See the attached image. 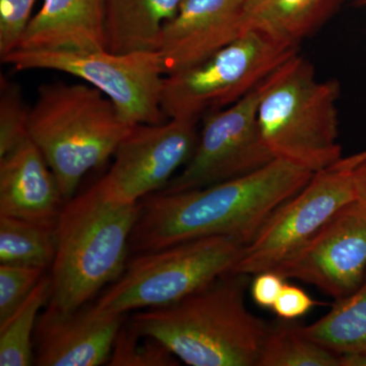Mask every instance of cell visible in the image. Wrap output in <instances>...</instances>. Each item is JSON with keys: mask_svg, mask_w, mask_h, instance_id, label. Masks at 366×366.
<instances>
[{"mask_svg": "<svg viewBox=\"0 0 366 366\" xmlns=\"http://www.w3.org/2000/svg\"><path fill=\"white\" fill-rule=\"evenodd\" d=\"M64 203L56 177L30 137L0 156V215L56 227Z\"/></svg>", "mask_w": 366, "mask_h": 366, "instance_id": "cell-15", "label": "cell"}, {"mask_svg": "<svg viewBox=\"0 0 366 366\" xmlns=\"http://www.w3.org/2000/svg\"><path fill=\"white\" fill-rule=\"evenodd\" d=\"M285 283L286 279L274 271L255 274L250 285V295L255 305L272 310Z\"/></svg>", "mask_w": 366, "mask_h": 366, "instance_id": "cell-28", "label": "cell"}, {"mask_svg": "<svg viewBox=\"0 0 366 366\" xmlns=\"http://www.w3.org/2000/svg\"><path fill=\"white\" fill-rule=\"evenodd\" d=\"M36 0H0V56L18 48Z\"/></svg>", "mask_w": 366, "mask_h": 366, "instance_id": "cell-26", "label": "cell"}, {"mask_svg": "<svg viewBox=\"0 0 366 366\" xmlns=\"http://www.w3.org/2000/svg\"><path fill=\"white\" fill-rule=\"evenodd\" d=\"M197 124L169 118L132 127L118 144L112 168L97 182L103 194L117 203L134 204L161 192L192 157L199 139Z\"/></svg>", "mask_w": 366, "mask_h": 366, "instance_id": "cell-11", "label": "cell"}, {"mask_svg": "<svg viewBox=\"0 0 366 366\" xmlns=\"http://www.w3.org/2000/svg\"><path fill=\"white\" fill-rule=\"evenodd\" d=\"M269 326L259 366H341V357L310 340L289 320Z\"/></svg>", "mask_w": 366, "mask_h": 366, "instance_id": "cell-22", "label": "cell"}, {"mask_svg": "<svg viewBox=\"0 0 366 366\" xmlns=\"http://www.w3.org/2000/svg\"><path fill=\"white\" fill-rule=\"evenodd\" d=\"M366 161V150L360 152V153L354 154L350 157L343 158L342 157L340 161H338L333 166V169L339 170H351L353 169L356 166L360 165V163Z\"/></svg>", "mask_w": 366, "mask_h": 366, "instance_id": "cell-30", "label": "cell"}, {"mask_svg": "<svg viewBox=\"0 0 366 366\" xmlns=\"http://www.w3.org/2000/svg\"><path fill=\"white\" fill-rule=\"evenodd\" d=\"M317 305L322 303L312 300V296L298 286L286 282L272 310L281 320L290 322L308 314Z\"/></svg>", "mask_w": 366, "mask_h": 366, "instance_id": "cell-27", "label": "cell"}, {"mask_svg": "<svg viewBox=\"0 0 366 366\" xmlns=\"http://www.w3.org/2000/svg\"><path fill=\"white\" fill-rule=\"evenodd\" d=\"M244 247L229 236H209L136 254L91 314L118 317L177 303L232 272Z\"/></svg>", "mask_w": 366, "mask_h": 366, "instance_id": "cell-6", "label": "cell"}, {"mask_svg": "<svg viewBox=\"0 0 366 366\" xmlns=\"http://www.w3.org/2000/svg\"><path fill=\"white\" fill-rule=\"evenodd\" d=\"M127 315L96 317L90 307L62 312L47 305L34 334L38 366H98L109 362Z\"/></svg>", "mask_w": 366, "mask_h": 366, "instance_id": "cell-14", "label": "cell"}, {"mask_svg": "<svg viewBox=\"0 0 366 366\" xmlns=\"http://www.w3.org/2000/svg\"><path fill=\"white\" fill-rule=\"evenodd\" d=\"M18 71L46 69L76 76L102 92L129 125L160 124L161 95L167 76L159 51L114 53L16 49L2 57Z\"/></svg>", "mask_w": 366, "mask_h": 366, "instance_id": "cell-8", "label": "cell"}, {"mask_svg": "<svg viewBox=\"0 0 366 366\" xmlns=\"http://www.w3.org/2000/svg\"><path fill=\"white\" fill-rule=\"evenodd\" d=\"M343 0H245V31H257L297 48L337 11Z\"/></svg>", "mask_w": 366, "mask_h": 366, "instance_id": "cell-18", "label": "cell"}, {"mask_svg": "<svg viewBox=\"0 0 366 366\" xmlns=\"http://www.w3.org/2000/svg\"><path fill=\"white\" fill-rule=\"evenodd\" d=\"M300 331L338 355H366V277L352 295L335 300L326 315Z\"/></svg>", "mask_w": 366, "mask_h": 366, "instance_id": "cell-19", "label": "cell"}, {"mask_svg": "<svg viewBox=\"0 0 366 366\" xmlns=\"http://www.w3.org/2000/svg\"><path fill=\"white\" fill-rule=\"evenodd\" d=\"M183 0H105L106 49L110 52H156L164 26Z\"/></svg>", "mask_w": 366, "mask_h": 366, "instance_id": "cell-17", "label": "cell"}, {"mask_svg": "<svg viewBox=\"0 0 366 366\" xmlns=\"http://www.w3.org/2000/svg\"><path fill=\"white\" fill-rule=\"evenodd\" d=\"M178 360L162 343L142 336L131 326L118 332L108 365L112 366H174Z\"/></svg>", "mask_w": 366, "mask_h": 366, "instance_id": "cell-23", "label": "cell"}, {"mask_svg": "<svg viewBox=\"0 0 366 366\" xmlns=\"http://www.w3.org/2000/svg\"><path fill=\"white\" fill-rule=\"evenodd\" d=\"M297 48L249 30L206 61L164 79L161 107L168 118L199 120L228 107L257 88Z\"/></svg>", "mask_w": 366, "mask_h": 366, "instance_id": "cell-7", "label": "cell"}, {"mask_svg": "<svg viewBox=\"0 0 366 366\" xmlns=\"http://www.w3.org/2000/svg\"><path fill=\"white\" fill-rule=\"evenodd\" d=\"M268 79L237 102L213 112L204 119L189 162L158 192L203 189L249 174L274 160L257 119Z\"/></svg>", "mask_w": 366, "mask_h": 366, "instance_id": "cell-9", "label": "cell"}, {"mask_svg": "<svg viewBox=\"0 0 366 366\" xmlns=\"http://www.w3.org/2000/svg\"><path fill=\"white\" fill-rule=\"evenodd\" d=\"M249 274L227 273L168 307L134 315L132 330L190 366H259L269 325L249 312Z\"/></svg>", "mask_w": 366, "mask_h": 366, "instance_id": "cell-2", "label": "cell"}, {"mask_svg": "<svg viewBox=\"0 0 366 366\" xmlns=\"http://www.w3.org/2000/svg\"><path fill=\"white\" fill-rule=\"evenodd\" d=\"M336 81H320L315 67L295 56L269 76L257 112L264 144L274 159L317 173L342 159Z\"/></svg>", "mask_w": 366, "mask_h": 366, "instance_id": "cell-5", "label": "cell"}, {"mask_svg": "<svg viewBox=\"0 0 366 366\" xmlns=\"http://www.w3.org/2000/svg\"><path fill=\"white\" fill-rule=\"evenodd\" d=\"M273 271L310 284L335 300L352 295L366 277V209L347 204Z\"/></svg>", "mask_w": 366, "mask_h": 366, "instance_id": "cell-12", "label": "cell"}, {"mask_svg": "<svg viewBox=\"0 0 366 366\" xmlns=\"http://www.w3.org/2000/svg\"><path fill=\"white\" fill-rule=\"evenodd\" d=\"M356 201L350 171L315 173L295 196L284 202L264 221L247 245L233 273L273 271L308 242L339 211Z\"/></svg>", "mask_w": 366, "mask_h": 366, "instance_id": "cell-10", "label": "cell"}, {"mask_svg": "<svg viewBox=\"0 0 366 366\" xmlns=\"http://www.w3.org/2000/svg\"><path fill=\"white\" fill-rule=\"evenodd\" d=\"M141 212L142 202L117 203L98 183L66 202L57 221L47 305L74 312L114 283L129 262V239Z\"/></svg>", "mask_w": 366, "mask_h": 366, "instance_id": "cell-3", "label": "cell"}, {"mask_svg": "<svg viewBox=\"0 0 366 366\" xmlns=\"http://www.w3.org/2000/svg\"><path fill=\"white\" fill-rule=\"evenodd\" d=\"M16 49L105 50V0H43Z\"/></svg>", "mask_w": 366, "mask_h": 366, "instance_id": "cell-16", "label": "cell"}, {"mask_svg": "<svg viewBox=\"0 0 366 366\" xmlns=\"http://www.w3.org/2000/svg\"><path fill=\"white\" fill-rule=\"evenodd\" d=\"M46 269L18 264H0V324L25 302Z\"/></svg>", "mask_w": 366, "mask_h": 366, "instance_id": "cell-25", "label": "cell"}, {"mask_svg": "<svg viewBox=\"0 0 366 366\" xmlns=\"http://www.w3.org/2000/svg\"><path fill=\"white\" fill-rule=\"evenodd\" d=\"M56 245V227L0 215V264L46 269Z\"/></svg>", "mask_w": 366, "mask_h": 366, "instance_id": "cell-20", "label": "cell"}, {"mask_svg": "<svg viewBox=\"0 0 366 366\" xmlns=\"http://www.w3.org/2000/svg\"><path fill=\"white\" fill-rule=\"evenodd\" d=\"M132 129L110 99L86 83L44 84L29 112V137L56 177L64 202L76 196L86 173L114 155Z\"/></svg>", "mask_w": 366, "mask_h": 366, "instance_id": "cell-4", "label": "cell"}, {"mask_svg": "<svg viewBox=\"0 0 366 366\" xmlns=\"http://www.w3.org/2000/svg\"><path fill=\"white\" fill-rule=\"evenodd\" d=\"M245 0H183L164 26L159 53L166 74L206 61L247 31Z\"/></svg>", "mask_w": 366, "mask_h": 366, "instance_id": "cell-13", "label": "cell"}, {"mask_svg": "<svg viewBox=\"0 0 366 366\" xmlns=\"http://www.w3.org/2000/svg\"><path fill=\"white\" fill-rule=\"evenodd\" d=\"M341 366H366V355H343Z\"/></svg>", "mask_w": 366, "mask_h": 366, "instance_id": "cell-31", "label": "cell"}, {"mask_svg": "<svg viewBox=\"0 0 366 366\" xmlns=\"http://www.w3.org/2000/svg\"><path fill=\"white\" fill-rule=\"evenodd\" d=\"M348 171L352 177L356 201L366 209V161Z\"/></svg>", "mask_w": 366, "mask_h": 366, "instance_id": "cell-29", "label": "cell"}, {"mask_svg": "<svg viewBox=\"0 0 366 366\" xmlns=\"http://www.w3.org/2000/svg\"><path fill=\"white\" fill-rule=\"evenodd\" d=\"M50 293L51 279L45 274L25 302L0 324V365H34V334L40 312L49 302Z\"/></svg>", "mask_w": 366, "mask_h": 366, "instance_id": "cell-21", "label": "cell"}, {"mask_svg": "<svg viewBox=\"0 0 366 366\" xmlns=\"http://www.w3.org/2000/svg\"><path fill=\"white\" fill-rule=\"evenodd\" d=\"M314 174L274 159L249 174L203 189L150 194L142 201L129 252L141 254L209 236H229L247 245L274 209Z\"/></svg>", "mask_w": 366, "mask_h": 366, "instance_id": "cell-1", "label": "cell"}, {"mask_svg": "<svg viewBox=\"0 0 366 366\" xmlns=\"http://www.w3.org/2000/svg\"><path fill=\"white\" fill-rule=\"evenodd\" d=\"M29 112L21 89L1 79L0 97V156L14 149L29 137Z\"/></svg>", "mask_w": 366, "mask_h": 366, "instance_id": "cell-24", "label": "cell"}]
</instances>
